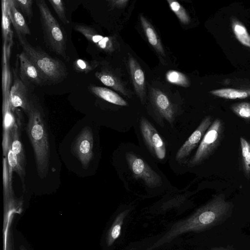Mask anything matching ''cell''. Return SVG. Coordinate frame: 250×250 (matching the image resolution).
Segmentation results:
<instances>
[{
    "instance_id": "1",
    "label": "cell",
    "mask_w": 250,
    "mask_h": 250,
    "mask_svg": "<svg viewBox=\"0 0 250 250\" xmlns=\"http://www.w3.org/2000/svg\"><path fill=\"white\" fill-rule=\"evenodd\" d=\"M231 203L224 196L214 197L186 219L178 221L157 242L146 250H153L188 232H201L223 223L231 215Z\"/></svg>"
},
{
    "instance_id": "2",
    "label": "cell",
    "mask_w": 250,
    "mask_h": 250,
    "mask_svg": "<svg viewBox=\"0 0 250 250\" xmlns=\"http://www.w3.org/2000/svg\"><path fill=\"white\" fill-rule=\"evenodd\" d=\"M26 132L32 146L39 176L44 178L50 164V147L47 130L41 111L33 104L27 114Z\"/></svg>"
},
{
    "instance_id": "3",
    "label": "cell",
    "mask_w": 250,
    "mask_h": 250,
    "mask_svg": "<svg viewBox=\"0 0 250 250\" xmlns=\"http://www.w3.org/2000/svg\"><path fill=\"white\" fill-rule=\"evenodd\" d=\"M20 44L29 59L42 74L45 83H56L62 81L68 72L64 64L39 47L31 45L25 36L17 35Z\"/></svg>"
},
{
    "instance_id": "4",
    "label": "cell",
    "mask_w": 250,
    "mask_h": 250,
    "mask_svg": "<svg viewBox=\"0 0 250 250\" xmlns=\"http://www.w3.org/2000/svg\"><path fill=\"white\" fill-rule=\"evenodd\" d=\"M40 17L43 38L47 47L51 51L68 60L66 54V34L51 12L44 0H36Z\"/></svg>"
},
{
    "instance_id": "5",
    "label": "cell",
    "mask_w": 250,
    "mask_h": 250,
    "mask_svg": "<svg viewBox=\"0 0 250 250\" xmlns=\"http://www.w3.org/2000/svg\"><path fill=\"white\" fill-rule=\"evenodd\" d=\"M223 124L219 119H216L212 123L195 154L188 162L189 167L199 165L209 156L219 144Z\"/></svg>"
},
{
    "instance_id": "6",
    "label": "cell",
    "mask_w": 250,
    "mask_h": 250,
    "mask_svg": "<svg viewBox=\"0 0 250 250\" xmlns=\"http://www.w3.org/2000/svg\"><path fill=\"white\" fill-rule=\"evenodd\" d=\"M125 158L134 177L142 180L147 187L154 188L161 185V177L143 159L131 152L126 153Z\"/></svg>"
},
{
    "instance_id": "7",
    "label": "cell",
    "mask_w": 250,
    "mask_h": 250,
    "mask_svg": "<svg viewBox=\"0 0 250 250\" xmlns=\"http://www.w3.org/2000/svg\"><path fill=\"white\" fill-rule=\"evenodd\" d=\"M140 129L142 136L151 152L158 159H164L166 155L165 143L155 127L143 117L140 120Z\"/></svg>"
},
{
    "instance_id": "8",
    "label": "cell",
    "mask_w": 250,
    "mask_h": 250,
    "mask_svg": "<svg viewBox=\"0 0 250 250\" xmlns=\"http://www.w3.org/2000/svg\"><path fill=\"white\" fill-rule=\"evenodd\" d=\"M93 136L91 128L84 127L77 137L74 151L83 167L86 169L93 157Z\"/></svg>"
},
{
    "instance_id": "9",
    "label": "cell",
    "mask_w": 250,
    "mask_h": 250,
    "mask_svg": "<svg viewBox=\"0 0 250 250\" xmlns=\"http://www.w3.org/2000/svg\"><path fill=\"white\" fill-rule=\"evenodd\" d=\"M9 98L13 110L21 107L27 115L28 114L33 104L29 99L27 85L15 75Z\"/></svg>"
},
{
    "instance_id": "10",
    "label": "cell",
    "mask_w": 250,
    "mask_h": 250,
    "mask_svg": "<svg viewBox=\"0 0 250 250\" xmlns=\"http://www.w3.org/2000/svg\"><path fill=\"white\" fill-rule=\"evenodd\" d=\"M212 118L206 117L197 128L177 151L175 158L180 162L188 157L203 138L207 130L212 124Z\"/></svg>"
},
{
    "instance_id": "11",
    "label": "cell",
    "mask_w": 250,
    "mask_h": 250,
    "mask_svg": "<svg viewBox=\"0 0 250 250\" xmlns=\"http://www.w3.org/2000/svg\"><path fill=\"white\" fill-rule=\"evenodd\" d=\"M73 28L99 49L109 53L114 51V42L111 37L100 35L93 27L84 24H75Z\"/></svg>"
},
{
    "instance_id": "12",
    "label": "cell",
    "mask_w": 250,
    "mask_h": 250,
    "mask_svg": "<svg viewBox=\"0 0 250 250\" xmlns=\"http://www.w3.org/2000/svg\"><path fill=\"white\" fill-rule=\"evenodd\" d=\"M19 60L20 78L23 82L27 85H40L45 83L40 72L24 52L20 54Z\"/></svg>"
},
{
    "instance_id": "13",
    "label": "cell",
    "mask_w": 250,
    "mask_h": 250,
    "mask_svg": "<svg viewBox=\"0 0 250 250\" xmlns=\"http://www.w3.org/2000/svg\"><path fill=\"white\" fill-rule=\"evenodd\" d=\"M149 93L152 104L155 108L163 118L169 124H172L174 119L175 111L168 97L157 88H150Z\"/></svg>"
},
{
    "instance_id": "14",
    "label": "cell",
    "mask_w": 250,
    "mask_h": 250,
    "mask_svg": "<svg viewBox=\"0 0 250 250\" xmlns=\"http://www.w3.org/2000/svg\"><path fill=\"white\" fill-rule=\"evenodd\" d=\"M128 67L133 86L138 96L142 103L146 97V81L144 73L138 62L128 55Z\"/></svg>"
},
{
    "instance_id": "15",
    "label": "cell",
    "mask_w": 250,
    "mask_h": 250,
    "mask_svg": "<svg viewBox=\"0 0 250 250\" xmlns=\"http://www.w3.org/2000/svg\"><path fill=\"white\" fill-rule=\"evenodd\" d=\"M8 13L17 35L23 36L30 35L31 32L21 13L15 6L13 0L8 1Z\"/></svg>"
},
{
    "instance_id": "16",
    "label": "cell",
    "mask_w": 250,
    "mask_h": 250,
    "mask_svg": "<svg viewBox=\"0 0 250 250\" xmlns=\"http://www.w3.org/2000/svg\"><path fill=\"white\" fill-rule=\"evenodd\" d=\"M95 76L105 85L128 96V92L121 81L114 74L107 69H102L95 73Z\"/></svg>"
},
{
    "instance_id": "17",
    "label": "cell",
    "mask_w": 250,
    "mask_h": 250,
    "mask_svg": "<svg viewBox=\"0 0 250 250\" xmlns=\"http://www.w3.org/2000/svg\"><path fill=\"white\" fill-rule=\"evenodd\" d=\"M140 19L141 25L149 43L158 53L165 57V53L161 40L153 26L143 15H141Z\"/></svg>"
},
{
    "instance_id": "18",
    "label": "cell",
    "mask_w": 250,
    "mask_h": 250,
    "mask_svg": "<svg viewBox=\"0 0 250 250\" xmlns=\"http://www.w3.org/2000/svg\"><path fill=\"white\" fill-rule=\"evenodd\" d=\"M89 91L99 98L111 104L126 106L127 103L119 95L108 88L95 85L89 86Z\"/></svg>"
},
{
    "instance_id": "19",
    "label": "cell",
    "mask_w": 250,
    "mask_h": 250,
    "mask_svg": "<svg viewBox=\"0 0 250 250\" xmlns=\"http://www.w3.org/2000/svg\"><path fill=\"white\" fill-rule=\"evenodd\" d=\"M210 93L214 96L227 99H244L250 97V88H221L212 90L210 91Z\"/></svg>"
},
{
    "instance_id": "20",
    "label": "cell",
    "mask_w": 250,
    "mask_h": 250,
    "mask_svg": "<svg viewBox=\"0 0 250 250\" xmlns=\"http://www.w3.org/2000/svg\"><path fill=\"white\" fill-rule=\"evenodd\" d=\"M6 157L7 159L10 182L12 183V172L15 171L20 176L22 185L24 187L25 169L21 164L18 157L12 150L11 144Z\"/></svg>"
},
{
    "instance_id": "21",
    "label": "cell",
    "mask_w": 250,
    "mask_h": 250,
    "mask_svg": "<svg viewBox=\"0 0 250 250\" xmlns=\"http://www.w3.org/2000/svg\"><path fill=\"white\" fill-rule=\"evenodd\" d=\"M128 212L127 209L121 212L115 219L107 233L106 243L108 246H111L120 236L123 221Z\"/></svg>"
},
{
    "instance_id": "22",
    "label": "cell",
    "mask_w": 250,
    "mask_h": 250,
    "mask_svg": "<svg viewBox=\"0 0 250 250\" xmlns=\"http://www.w3.org/2000/svg\"><path fill=\"white\" fill-rule=\"evenodd\" d=\"M231 26L237 40L244 46L250 48V34L246 27L235 18L231 19Z\"/></svg>"
},
{
    "instance_id": "23",
    "label": "cell",
    "mask_w": 250,
    "mask_h": 250,
    "mask_svg": "<svg viewBox=\"0 0 250 250\" xmlns=\"http://www.w3.org/2000/svg\"><path fill=\"white\" fill-rule=\"evenodd\" d=\"M11 147L13 152L18 157L21 164L24 168L25 165V157L24 150L20 141L19 127L15 126L12 134Z\"/></svg>"
},
{
    "instance_id": "24",
    "label": "cell",
    "mask_w": 250,
    "mask_h": 250,
    "mask_svg": "<svg viewBox=\"0 0 250 250\" xmlns=\"http://www.w3.org/2000/svg\"><path fill=\"white\" fill-rule=\"evenodd\" d=\"M99 64L96 60L88 61L83 59L76 60L73 63L74 70L78 73L87 74L95 69Z\"/></svg>"
},
{
    "instance_id": "25",
    "label": "cell",
    "mask_w": 250,
    "mask_h": 250,
    "mask_svg": "<svg viewBox=\"0 0 250 250\" xmlns=\"http://www.w3.org/2000/svg\"><path fill=\"white\" fill-rule=\"evenodd\" d=\"M243 169L246 176L250 175V144L243 137L240 139Z\"/></svg>"
},
{
    "instance_id": "26",
    "label": "cell",
    "mask_w": 250,
    "mask_h": 250,
    "mask_svg": "<svg viewBox=\"0 0 250 250\" xmlns=\"http://www.w3.org/2000/svg\"><path fill=\"white\" fill-rule=\"evenodd\" d=\"M166 79L170 83L183 87H188L190 82L183 73L176 70H169L166 74Z\"/></svg>"
},
{
    "instance_id": "27",
    "label": "cell",
    "mask_w": 250,
    "mask_h": 250,
    "mask_svg": "<svg viewBox=\"0 0 250 250\" xmlns=\"http://www.w3.org/2000/svg\"><path fill=\"white\" fill-rule=\"evenodd\" d=\"M3 187L4 199L13 195L12 183L10 181L9 168L6 157L3 158Z\"/></svg>"
},
{
    "instance_id": "28",
    "label": "cell",
    "mask_w": 250,
    "mask_h": 250,
    "mask_svg": "<svg viewBox=\"0 0 250 250\" xmlns=\"http://www.w3.org/2000/svg\"><path fill=\"white\" fill-rule=\"evenodd\" d=\"M167 1L180 22L184 24H188L190 21V18L185 9L176 0H167Z\"/></svg>"
},
{
    "instance_id": "29",
    "label": "cell",
    "mask_w": 250,
    "mask_h": 250,
    "mask_svg": "<svg viewBox=\"0 0 250 250\" xmlns=\"http://www.w3.org/2000/svg\"><path fill=\"white\" fill-rule=\"evenodd\" d=\"M231 109L238 116L245 120H250V103L242 102L231 106Z\"/></svg>"
},
{
    "instance_id": "30",
    "label": "cell",
    "mask_w": 250,
    "mask_h": 250,
    "mask_svg": "<svg viewBox=\"0 0 250 250\" xmlns=\"http://www.w3.org/2000/svg\"><path fill=\"white\" fill-rule=\"evenodd\" d=\"M49 2L52 6L60 20L65 24L69 23L65 14V7L63 0H49Z\"/></svg>"
},
{
    "instance_id": "31",
    "label": "cell",
    "mask_w": 250,
    "mask_h": 250,
    "mask_svg": "<svg viewBox=\"0 0 250 250\" xmlns=\"http://www.w3.org/2000/svg\"><path fill=\"white\" fill-rule=\"evenodd\" d=\"M15 6L26 16L29 21L33 17L32 0H13Z\"/></svg>"
},
{
    "instance_id": "32",
    "label": "cell",
    "mask_w": 250,
    "mask_h": 250,
    "mask_svg": "<svg viewBox=\"0 0 250 250\" xmlns=\"http://www.w3.org/2000/svg\"><path fill=\"white\" fill-rule=\"evenodd\" d=\"M128 1L125 0H109L108 2L113 7L122 8L126 5Z\"/></svg>"
},
{
    "instance_id": "33",
    "label": "cell",
    "mask_w": 250,
    "mask_h": 250,
    "mask_svg": "<svg viewBox=\"0 0 250 250\" xmlns=\"http://www.w3.org/2000/svg\"><path fill=\"white\" fill-rule=\"evenodd\" d=\"M211 250H236L233 247L227 246L226 247H217L212 248Z\"/></svg>"
}]
</instances>
